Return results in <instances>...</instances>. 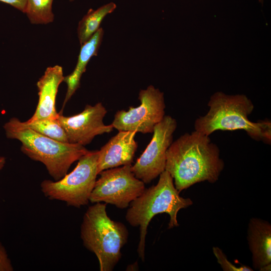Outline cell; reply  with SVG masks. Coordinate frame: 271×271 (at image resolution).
Segmentation results:
<instances>
[{"label":"cell","instance_id":"6da1fadb","mask_svg":"<svg viewBox=\"0 0 271 271\" xmlns=\"http://www.w3.org/2000/svg\"><path fill=\"white\" fill-rule=\"evenodd\" d=\"M224 166L218 146L195 130L173 142L167 151L165 170L179 193L197 183H214Z\"/></svg>","mask_w":271,"mask_h":271},{"label":"cell","instance_id":"7a4b0ae2","mask_svg":"<svg viewBox=\"0 0 271 271\" xmlns=\"http://www.w3.org/2000/svg\"><path fill=\"white\" fill-rule=\"evenodd\" d=\"M207 105L209 109L206 114L195 121V130L209 136L218 130L242 129L252 140L270 145V120H249L248 116L254 106L245 95H228L217 91L211 95Z\"/></svg>","mask_w":271,"mask_h":271},{"label":"cell","instance_id":"3957f363","mask_svg":"<svg viewBox=\"0 0 271 271\" xmlns=\"http://www.w3.org/2000/svg\"><path fill=\"white\" fill-rule=\"evenodd\" d=\"M179 193L174 185L173 178L165 170L160 175L156 185L145 189L140 196L129 204L125 219L131 226L139 227L137 251L142 261H145L147 228L152 218L158 214L165 213L170 216L168 228L178 226L179 211L193 204L190 198H183Z\"/></svg>","mask_w":271,"mask_h":271},{"label":"cell","instance_id":"277c9868","mask_svg":"<svg viewBox=\"0 0 271 271\" xmlns=\"http://www.w3.org/2000/svg\"><path fill=\"white\" fill-rule=\"evenodd\" d=\"M4 128L7 138L19 141L21 151L32 160L43 163L55 181L62 178L71 165L89 151L83 146L44 136L16 117L6 122Z\"/></svg>","mask_w":271,"mask_h":271},{"label":"cell","instance_id":"5b68a950","mask_svg":"<svg viewBox=\"0 0 271 271\" xmlns=\"http://www.w3.org/2000/svg\"><path fill=\"white\" fill-rule=\"evenodd\" d=\"M106 204L95 203L90 206L83 217L80 237L85 248L97 257L100 271H112L126 243L128 231L122 223L107 215Z\"/></svg>","mask_w":271,"mask_h":271},{"label":"cell","instance_id":"8992f818","mask_svg":"<svg viewBox=\"0 0 271 271\" xmlns=\"http://www.w3.org/2000/svg\"><path fill=\"white\" fill-rule=\"evenodd\" d=\"M98 151H89L82 156L74 170L58 181L45 180L41 189L50 200L64 202L68 206L80 208L88 204L97 175Z\"/></svg>","mask_w":271,"mask_h":271},{"label":"cell","instance_id":"52a82bcc","mask_svg":"<svg viewBox=\"0 0 271 271\" xmlns=\"http://www.w3.org/2000/svg\"><path fill=\"white\" fill-rule=\"evenodd\" d=\"M131 167V165H127L101 171L89 201L110 204L119 209L128 207L145 189V183L135 177Z\"/></svg>","mask_w":271,"mask_h":271},{"label":"cell","instance_id":"ba28073f","mask_svg":"<svg viewBox=\"0 0 271 271\" xmlns=\"http://www.w3.org/2000/svg\"><path fill=\"white\" fill-rule=\"evenodd\" d=\"M141 104L129 107L128 110H119L111 124L119 131L152 133L155 126L165 115L163 92L153 85L141 90L139 94Z\"/></svg>","mask_w":271,"mask_h":271},{"label":"cell","instance_id":"9c48e42d","mask_svg":"<svg viewBox=\"0 0 271 271\" xmlns=\"http://www.w3.org/2000/svg\"><path fill=\"white\" fill-rule=\"evenodd\" d=\"M176 120L165 115L154 127L152 139L145 151L131 167L136 178L149 183L165 170L166 154L173 142Z\"/></svg>","mask_w":271,"mask_h":271},{"label":"cell","instance_id":"30bf717a","mask_svg":"<svg viewBox=\"0 0 271 271\" xmlns=\"http://www.w3.org/2000/svg\"><path fill=\"white\" fill-rule=\"evenodd\" d=\"M107 110L101 102L94 106L86 105L80 113L65 116L59 113L58 119L65 131L68 142L85 146L94 138L113 130L111 124L105 125L103 119Z\"/></svg>","mask_w":271,"mask_h":271},{"label":"cell","instance_id":"8fae6325","mask_svg":"<svg viewBox=\"0 0 271 271\" xmlns=\"http://www.w3.org/2000/svg\"><path fill=\"white\" fill-rule=\"evenodd\" d=\"M135 131H119L98 151L97 171L131 165L138 147Z\"/></svg>","mask_w":271,"mask_h":271},{"label":"cell","instance_id":"7c38bea8","mask_svg":"<svg viewBox=\"0 0 271 271\" xmlns=\"http://www.w3.org/2000/svg\"><path fill=\"white\" fill-rule=\"evenodd\" d=\"M63 68L59 65L48 67L37 83L39 100L36 109L28 122L44 119H58L56 97L60 83L64 80Z\"/></svg>","mask_w":271,"mask_h":271},{"label":"cell","instance_id":"4fadbf2b","mask_svg":"<svg viewBox=\"0 0 271 271\" xmlns=\"http://www.w3.org/2000/svg\"><path fill=\"white\" fill-rule=\"evenodd\" d=\"M249 249L254 269L260 270L271 264V224L266 220L252 217L247 232Z\"/></svg>","mask_w":271,"mask_h":271},{"label":"cell","instance_id":"5bb4252c","mask_svg":"<svg viewBox=\"0 0 271 271\" xmlns=\"http://www.w3.org/2000/svg\"><path fill=\"white\" fill-rule=\"evenodd\" d=\"M103 34V29L100 28L87 41L81 45L77 63L74 71L64 77L63 81L67 85V90L63 108L79 87L81 76L85 72L86 66L90 59L92 56L97 55Z\"/></svg>","mask_w":271,"mask_h":271},{"label":"cell","instance_id":"9a60e30c","mask_svg":"<svg viewBox=\"0 0 271 271\" xmlns=\"http://www.w3.org/2000/svg\"><path fill=\"white\" fill-rule=\"evenodd\" d=\"M116 5L110 2L96 10L90 9L79 22L77 34L81 46L87 41L100 28L102 21L107 15L113 12Z\"/></svg>","mask_w":271,"mask_h":271},{"label":"cell","instance_id":"2e32d148","mask_svg":"<svg viewBox=\"0 0 271 271\" xmlns=\"http://www.w3.org/2000/svg\"><path fill=\"white\" fill-rule=\"evenodd\" d=\"M53 0H27L25 13L30 22L34 24H46L52 22Z\"/></svg>","mask_w":271,"mask_h":271},{"label":"cell","instance_id":"e0dca14e","mask_svg":"<svg viewBox=\"0 0 271 271\" xmlns=\"http://www.w3.org/2000/svg\"><path fill=\"white\" fill-rule=\"evenodd\" d=\"M25 122L32 129L44 136L61 142L69 143L65 131L58 119H44Z\"/></svg>","mask_w":271,"mask_h":271},{"label":"cell","instance_id":"ac0fdd59","mask_svg":"<svg viewBox=\"0 0 271 271\" xmlns=\"http://www.w3.org/2000/svg\"><path fill=\"white\" fill-rule=\"evenodd\" d=\"M213 254L217 259L218 263L224 271H253V269L245 265L238 266L233 264L227 259L225 254L221 249L217 246L212 248Z\"/></svg>","mask_w":271,"mask_h":271},{"label":"cell","instance_id":"d6986e66","mask_svg":"<svg viewBox=\"0 0 271 271\" xmlns=\"http://www.w3.org/2000/svg\"><path fill=\"white\" fill-rule=\"evenodd\" d=\"M13 270L14 268L6 249L0 242V271H13Z\"/></svg>","mask_w":271,"mask_h":271},{"label":"cell","instance_id":"ffe728a7","mask_svg":"<svg viewBox=\"0 0 271 271\" xmlns=\"http://www.w3.org/2000/svg\"><path fill=\"white\" fill-rule=\"evenodd\" d=\"M3 2L11 5L23 13H25L27 0H0Z\"/></svg>","mask_w":271,"mask_h":271},{"label":"cell","instance_id":"44dd1931","mask_svg":"<svg viewBox=\"0 0 271 271\" xmlns=\"http://www.w3.org/2000/svg\"><path fill=\"white\" fill-rule=\"evenodd\" d=\"M6 158L3 156H0V171L3 168L6 164Z\"/></svg>","mask_w":271,"mask_h":271},{"label":"cell","instance_id":"7402d4cb","mask_svg":"<svg viewBox=\"0 0 271 271\" xmlns=\"http://www.w3.org/2000/svg\"><path fill=\"white\" fill-rule=\"evenodd\" d=\"M70 2H73L74 0H69Z\"/></svg>","mask_w":271,"mask_h":271}]
</instances>
